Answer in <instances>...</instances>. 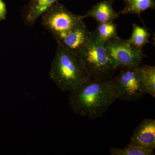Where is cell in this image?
Returning a JSON list of instances; mask_svg holds the SVG:
<instances>
[{
    "instance_id": "obj_1",
    "label": "cell",
    "mask_w": 155,
    "mask_h": 155,
    "mask_svg": "<svg viewBox=\"0 0 155 155\" xmlns=\"http://www.w3.org/2000/svg\"><path fill=\"white\" fill-rule=\"evenodd\" d=\"M69 92L73 112L91 119L102 116L117 99L111 80L89 79Z\"/></svg>"
},
{
    "instance_id": "obj_2",
    "label": "cell",
    "mask_w": 155,
    "mask_h": 155,
    "mask_svg": "<svg viewBox=\"0 0 155 155\" xmlns=\"http://www.w3.org/2000/svg\"><path fill=\"white\" fill-rule=\"evenodd\" d=\"M49 75L63 91H71L89 80L76 54L58 44Z\"/></svg>"
},
{
    "instance_id": "obj_3",
    "label": "cell",
    "mask_w": 155,
    "mask_h": 155,
    "mask_svg": "<svg viewBox=\"0 0 155 155\" xmlns=\"http://www.w3.org/2000/svg\"><path fill=\"white\" fill-rule=\"evenodd\" d=\"M105 45L92 32L88 41L76 53L90 79L111 80L118 69L108 56Z\"/></svg>"
},
{
    "instance_id": "obj_4",
    "label": "cell",
    "mask_w": 155,
    "mask_h": 155,
    "mask_svg": "<svg viewBox=\"0 0 155 155\" xmlns=\"http://www.w3.org/2000/svg\"><path fill=\"white\" fill-rule=\"evenodd\" d=\"M111 81L117 99L136 102L146 94L142 82L140 66L121 68L118 75Z\"/></svg>"
},
{
    "instance_id": "obj_5",
    "label": "cell",
    "mask_w": 155,
    "mask_h": 155,
    "mask_svg": "<svg viewBox=\"0 0 155 155\" xmlns=\"http://www.w3.org/2000/svg\"><path fill=\"white\" fill-rule=\"evenodd\" d=\"M41 17L43 26L54 37L84 23L83 16L72 13L58 2L46 11Z\"/></svg>"
},
{
    "instance_id": "obj_6",
    "label": "cell",
    "mask_w": 155,
    "mask_h": 155,
    "mask_svg": "<svg viewBox=\"0 0 155 155\" xmlns=\"http://www.w3.org/2000/svg\"><path fill=\"white\" fill-rule=\"evenodd\" d=\"M105 46L108 56L118 69L140 66L146 57L142 50L118 35L106 42Z\"/></svg>"
},
{
    "instance_id": "obj_7",
    "label": "cell",
    "mask_w": 155,
    "mask_h": 155,
    "mask_svg": "<svg viewBox=\"0 0 155 155\" xmlns=\"http://www.w3.org/2000/svg\"><path fill=\"white\" fill-rule=\"evenodd\" d=\"M92 32L87 28L85 23L65 33L54 37L58 44L76 54L85 45Z\"/></svg>"
},
{
    "instance_id": "obj_8",
    "label": "cell",
    "mask_w": 155,
    "mask_h": 155,
    "mask_svg": "<svg viewBox=\"0 0 155 155\" xmlns=\"http://www.w3.org/2000/svg\"><path fill=\"white\" fill-rule=\"evenodd\" d=\"M130 143L153 150L155 148V120H143L134 131Z\"/></svg>"
},
{
    "instance_id": "obj_9",
    "label": "cell",
    "mask_w": 155,
    "mask_h": 155,
    "mask_svg": "<svg viewBox=\"0 0 155 155\" xmlns=\"http://www.w3.org/2000/svg\"><path fill=\"white\" fill-rule=\"evenodd\" d=\"M59 0H29L22 13L26 25H32L39 17L47 11Z\"/></svg>"
},
{
    "instance_id": "obj_10",
    "label": "cell",
    "mask_w": 155,
    "mask_h": 155,
    "mask_svg": "<svg viewBox=\"0 0 155 155\" xmlns=\"http://www.w3.org/2000/svg\"><path fill=\"white\" fill-rule=\"evenodd\" d=\"M113 4L112 0H104L97 3L83 15L84 19L91 17L98 23L113 22L119 15L114 10Z\"/></svg>"
},
{
    "instance_id": "obj_11",
    "label": "cell",
    "mask_w": 155,
    "mask_h": 155,
    "mask_svg": "<svg viewBox=\"0 0 155 155\" xmlns=\"http://www.w3.org/2000/svg\"><path fill=\"white\" fill-rule=\"evenodd\" d=\"M124 8L119 12V15L122 14H134L140 18L142 12L148 9H154V0H123Z\"/></svg>"
},
{
    "instance_id": "obj_12",
    "label": "cell",
    "mask_w": 155,
    "mask_h": 155,
    "mask_svg": "<svg viewBox=\"0 0 155 155\" xmlns=\"http://www.w3.org/2000/svg\"><path fill=\"white\" fill-rule=\"evenodd\" d=\"M142 82L146 94L155 97V67L144 65L140 66Z\"/></svg>"
},
{
    "instance_id": "obj_13",
    "label": "cell",
    "mask_w": 155,
    "mask_h": 155,
    "mask_svg": "<svg viewBox=\"0 0 155 155\" xmlns=\"http://www.w3.org/2000/svg\"><path fill=\"white\" fill-rule=\"evenodd\" d=\"M132 35L127 40L136 48L142 50L145 45L149 42L150 34L146 28L135 23L132 24Z\"/></svg>"
},
{
    "instance_id": "obj_14",
    "label": "cell",
    "mask_w": 155,
    "mask_h": 155,
    "mask_svg": "<svg viewBox=\"0 0 155 155\" xmlns=\"http://www.w3.org/2000/svg\"><path fill=\"white\" fill-rule=\"evenodd\" d=\"M117 25L113 22L98 23L97 27L93 32L94 36L106 43L118 35Z\"/></svg>"
},
{
    "instance_id": "obj_15",
    "label": "cell",
    "mask_w": 155,
    "mask_h": 155,
    "mask_svg": "<svg viewBox=\"0 0 155 155\" xmlns=\"http://www.w3.org/2000/svg\"><path fill=\"white\" fill-rule=\"evenodd\" d=\"M111 155H153V150L130 143L123 148L113 147L110 150Z\"/></svg>"
},
{
    "instance_id": "obj_16",
    "label": "cell",
    "mask_w": 155,
    "mask_h": 155,
    "mask_svg": "<svg viewBox=\"0 0 155 155\" xmlns=\"http://www.w3.org/2000/svg\"><path fill=\"white\" fill-rule=\"evenodd\" d=\"M7 10L5 4L2 0H0V20H4L6 17Z\"/></svg>"
}]
</instances>
